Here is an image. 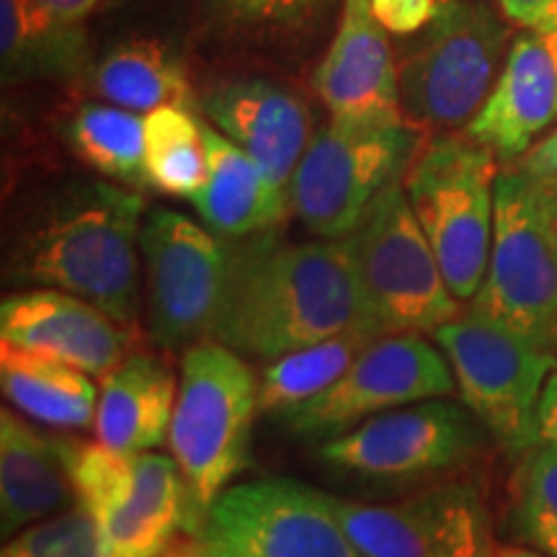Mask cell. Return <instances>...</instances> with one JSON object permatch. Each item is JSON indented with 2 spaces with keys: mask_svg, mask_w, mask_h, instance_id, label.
Wrapping results in <instances>:
<instances>
[{
  "mask_svg": "<svg viewBox=\"0 0 557 557\" xmlns=\"http://www.w3.org/2000/svg\"><path fill=\"white\" fill-rule=\"evenodd\" d=\"M346 240L367 312L382 336L436 333L459 315L403 184L389 186Z\"/></svg>",
  "mask_w": 557,
  "mask_h": 557,
  "instance_id": "obj_8",
  "label": "cell"
},
{
  "mask_svg": "<svg viewBox=\"0 0 557 557\" xmlns=\"http://www.w3.org/2000/svg\"><path fill=\"white\" fill-rule=\"evenodd\" d=\"M312 90L331 120L357 124L408 122L400 107L398 65L372 0H344L329 52L312 73Z\"/></svg>",
  "mask_w": 557,
  "mask_h": 557,
  "instance_id": "obj_16",
  "label": "cell"
},
{
  "mask_svg": "<svg viewBox=\"0 0 557 557\" xmlns=\"http://www.w3.org/2000/svg\"><path fill=\"white\" fill-rule=\"evenodd\" d=\"M470 310L557 354V176L498 173L491 261Z\"/></svg>",
  "mask_w": 557,
  "mask_h": 557,
  "instance_id": "obj_3",
  "label": "cell"
},
{
  "mask_svg": "<svg viewBox=\"0 0 557 557\" xmlns=\"http://www.w3.org/2000/svg\"><path fill=\"white\" fill-rule=\"evenodd\" d=\"M58 438L78 506L99 521L109 557H158L207 517L191 498L176 459L120 451L86 438Z\"/></svg>",
  "mask_w": 557,
  "mask_h": 557,
  "instance_id": "obj_4",
  "label": "cell"
},
{
  "mask_svg": "<svg viewBox=\"0 0 557 557\" xmlns=\"http://www.w3.org/2000/svg\"><path fill=\"white\" fill-rule=\"evenodd\" d=\"M457 380L442 351L418 333L380 336L336 385L276 418L278 426L310 442H331L369 418L413 403L447 398Z\"/></svg>",
  "mask_w": 557,
  "mask_h": 557,
  "instance_id": "obj_13",
  "label": "cell"
},
{
  "mask_svg": "<svg viewBox=\"0 0 557 557\" xmlns=\"http://www.w3.org/2000/svg\"><path fill=\"white\" fill-rule=\"evenodd\" d=\"M129 331L86 299L58 289L13 292L0 302V341L107 377L129 357Z\"/></svg>",
  "mask_w": 557,
  "mask_h": 557,
  "instance_id": "obj_17",
  "label": "cell"
},
{
  "mask_svg": "<svg viewBox=\"0 0 557 557\" xmlns=\"http://www.w3.org/2000/svg\"><path fill=\"white\" fill-rule=\"evenodd\" d=\"M199 109L220 135L289 191L292 176L315 135L312 111L302 96L269 78H227L199 96Z\"/></svg>",
  "mask_w": 557,
  "mask_h": 557,
  "instance_id": "obj_18",
  "label": "cell"
},
{
  "mask_svg": "<svg viewBox=\"0 0 557 557\" xmlns=\"http://www.w3.org/2000/svg\"><path fill=\"white\" fill-rule=\"evenodd\" d=\"M83 86L96 99L137 114L163 107L197 111L184 62L156 39H127L101 54L88 70Z\"/></svg>",
  "mask_w": 557,
  "mask_h": 557,
  "instance_id": "obj_24",
  "label": "cell"
},
{
  "mask_svg": "<svg viewBox=\"0 0 557 557\" xmlns=\"http://www.w3.org/2000/svg\"><path fill=\"white\" fill-rule=\"evenodd\" d=\"M70 150L101 176L122 181L129 189L150 186L145 169V114L111 107V103H86L65 124Z\"/></svg>",
  "mask_w": 557,
  "mask_h": 557,
  "instance_id": "obj_27",
  "label": "cell"
},
{
  "mask_svg": "<svg viewBox=\"0 0 557 557\" xmlns=\"http://www.w3.org/2000/svg\"><path fill=\"white\" fill-rule=\"evenodd\" d=\"M205 529L240 557H364L329 493L289 478L227 487Z\"/></svg>",
  "mask_w": 557,
  "mask_h": 557,
  "instance_id": "obj_14",
  "label": "cell"
},
{
  "mask_svg": "<svg viewBox=\"0 0 557 557\" xmlns=\"http://www.w3.org/2000/svg\"><path fill=\"white\" fill-rule=\"evenodd\" d=\"M338 0H205L207 18L243 37H305L315 32Z\"/></svg>",
  "mask_w": 557,
  "mask_h": 557,
  "instance_id": "obj_30",
  "label": "cell"
},
{
  "mask_svg": "<svg viewBox=\"0 0 557 557\" xmlns=\"http://www.w3.org/2000/svg\"><path fill=\"white\" fill-rule=\"evenodd\" d=\"M0 557H109L101 527L83 506L37 521L5 540Z\"/></svg>",
  "mask_w": 557,
  "mask_h": 557,
  "instance_id": "obj_31",
  "label": "cell"
},
{
  "mask_svg": "<svg viewBox=\"0 0 557 557\" xmlns=\"http://www.w3.org/2000/svg\"><path fill=\"white\" fill-rule=\"evenodd\" d=\"M143 214L145 199L129 186L103 181L60 186L18 225L5 278L13 287L67 292L135 329Z\"/></svg>",
  "mask_w": 557,
  "mask_h": 557,
  "instance_id": "obj_2",
  "label": "cell"
},
{
  "mask_svg": "<svg viewBox=\"0 0 557 557\" xmlns=\"http://www.w3.org/2000/svg\"><path fill=\"white\" fill-rule=\"evenodd\" d=\"M37 3L45 5L47 11H52L54 16L83 24V18H86L88 13L99 9L101 0H37Z\"/></svg>",
  "mask_w": 557,
  "mask_h": 557,
  "instance_id": "obj_37",
  "label": "cell"
},
{
  "mask_svg": "<svg viewBox=\"0 0 557 557\" xmlns=\"http://www.w3.org/2000/svg\"><path fill=\"white\" fill-rule=\"evenodd\" d=\"M511 24L524 29H557V0H496Z\"/></svg>",
  "mask_w": 557,
  "mask_h": 557,
  "instance_id": "obj_33",
  "label": "cell"
},
{
  "mask_svg": "<svg viewBox=\"0 0 557 557\" xmlns=\"http://www.w3.org/2000/svg\"><path fill=\"white\" fill-rule=\"evenodd\" d=\"M434 341L447 357L459 398L508 455L540 442L537 413L557 354L470 308L442 325Z\"/></svg>",
  "mask_w": 557,
  "mask_h": 557,
  "instance_id": "obj_9",
  "label": "cell"
},
{
  "mask_svg": "<svg viewBox=\"0 0 557 557\" xmlns=\"http://www.w3.org/2000/svg\"><path fill=\"white\" fill-rule=\"evenodd\" d=\"M207 181L189 199L205 225L225 240L267 233L287 220L292 194L248 152L205 122Z\"/></svg>",
  "mask_w": 557,
  "mask_h": 557,
  "instance_id": "obj_20",
  "label": "cell"
},
{
  "mask_svg": "<svg viewBox=\"0 0 557 557\" xmlns=\"http://www.w3.org/2000/svg\"><path fill=\"white\" fill-rule=\"evenodd\" d=\"M178 382L171 361L132 351L101 377L96 438L120 451H150L169 442Z\"/></svg>",
  "mask_w": 557,
  "mask_h": 557,
  "instance_id": "obj_22",
  "label": "cell"
},
{
  "mask_svg": "<svg viewBox=\"0 0 557 557\" xmlns=\"http://www.w3.org/2000/svg\"><path fill=\"white\" fill-rule=\"evenodd\" d=\"M331 504L364 557H496L483 498L468 483H436L395 504Z\"/></svg>",
  "mask_w": 557,
  "mask_h": 557,
  "instance_id": "obj_15",
  "label": "cell"
},
{
  "mask_svg": "<svg viewBox=\"0 0 557 557\" xmlns=\"http://www.w3.org/2000/svg\"><path fill=\"white\" fill-rule=\"evenodd\" d=\"M537 431H540V442L555 444L557 447V369L553 372V377L547 380L545 393H542Z\"/></svg>",
  "mask_w": 557,
  "mask_h": 557,
  "instance_id": "obj_36",
  "label": "cell"
},
{
  "mask_svg": "<svg viewBox=\"0 0 557 557\" xmlns=\"http://www.w3.org/2000/svg\"><path fill=\"white\" fill-rule=\"evenodd\" d=\"M496 156L468 132L436 135L410 165L403 189L457 302L483 287L496 218Z\"/></svg>",
  "mask_w": 557,
  "mask_h": 557,
  "instance_id": "obj_6",
  "label": "cell"
},
{
  "mask_svg": "<svg viewBox=\"0 0 557 557\" xmlns=\"http://www.w3.org/2000/svg\"><path fill=\"white\" fill-rule=\"evenodd\" d=\"M148 274V336L163 351L214 341L225 305L233 246L186 214L158 207L139 233Z\"/></svg>",
  "mask_w": 557,
  "mask_h": 557,
  "instance_id": "obj_11",
  "label": "cell"
},
{
  "mask_svg": "<svg viewBox=\"0 0 557 557\" xmlns=\"http://www.w3.org/2000/svg\"><path fill=\"white\" fill-rule=\"evenodd\" d=\"M0 387L18 413L50 429L73 431L96 423L99 387L90 374L62 361L0 344Z\"/></svg>",
  "mask_w": 557,
  "mask_h": 557,
  "instance_id": "obj_25",
  "label": "cell"
},
{
  "mask_svg": "<svg viewBox=\"0 0 557 557\" xmlns=\"http://www.w3.org/2000/svg\"><path fill=\"white\" fill-rule=\"evenodd\" d=\"M449 0H372V11L387 34L416 37L436 21Z\"/></svg>",
  "mask_w": 557,
  "mask_h": 557,
  "instance_id": "obj_32",
  "label": "cell"
},
{
  "mask_svg": "<svg viewBox=\"0 0 557 557\" xmlns=\"http://www.w3.org/2000/svg\"><path fill=\"white\" fill-rule=\"evenodd\" d=\"M508 24L491 5L449 0L436 21L416 34L398 65L400 107L418 127L470 124L498 81Z\"/></svg>",
  "mask_w": 557,
  "mask_h": 557,
  "instance_id": "obj_10",
  "label": "cell"
},
{
  "mask_svg": "<svg viewBox=\"0 0 557 557\" xmlns=\"http://www.w3.org/2000/svg\"><path fill=\"white\" fill-rule=\"evenodd\" d=\"M94 65L83 24L37 0H0V70L5 83H83Z\"/></svg>",
  "mask_w": 557,
  "mask_h": 557,
  "instance_id": "obj_23",
  "label": "cell"
},
{
  "mask_svg": "<svg viewBox=\"0 0 557 557\" xmlns=\"http://www.w3.org/2000/svg\"><path fill=\"white\" fill-rule=\"evenodd\" d=\"M230 246L233 267L214 341L240 357L271 361L338 333L377 331L346 238L284 243L274 227Z\"/></svg>",
  "mask_w": 557,
  "mask_h": 557,
  "instance_id": "obj_1",
  "label": "cell"
},
{
  "mask_svg": "<svg viewBox=\"0 0 557 557\" xmlns=\"http://www.w3.org/2000/svg\"><path fill=\"white\" fill-rule=\"evenodd\" d=\"M496 557H545V555L529 547H496Z\"/></svg>",
  "mask_w": 557,
  "mask_h": 557,
  "instance_id": "obj_38",
  "label": "cell"
},
{
  "mask_svg": "<svg viewBox=\"0 0 557 557\" xmlns=\"http://www.w3.org/2000/svg\"><path fill=\"white\" fill-rule=\"evenodd\" d=\"M423 148L418 124L331 120L312 135L292 176V212L323 240L348 238Z\"/></svg>",
  "mask_w": 557,
  "mask_h": 557,
  "instance_id": "obj_7",
  "label": "cell"
},
{
  "mask_svg": "<svg viewBox=\"0 0 557 557\" xmlns=\"http://www.w3.org/2000/svg\"><path fill=\"white\" fill-rule=\"evenodd\" d=\"M158 557H240L220 540H214L207 529L199 532H181Z\"/></svg>",
  "mask_w": 557,
  "mask_h": 557,
  "instance_id": "obj_34",
  "label": "cell"
},
{
  "mask_svg": "<svg viewBox=\"0 0 557 557\" xmlns=\"http://www.w3.org/2000/svg\"><path fill=\"white\" fill-rule=\"evenodd\" d=\"M78 506L75 487L58 449L11 408L0 413V527L11 540L21 529Z\"/></svg>",
  "mask_w": 557,
  "mask_h": 557,
  "instance_id": "obj_21",
  "label": "cell"
},
{
  "mask_svg": "<svg viewBox=\"0 0 557 557\" xmlns=\"http://www.w3.org/2000/svg\"><path fill=\"white\" fill-rule=\"evenodd\" d=\"M557 124V29H524L468 135L504 163L521 160Z\"/></svg>",
  "mask_w": 557,
  "mask_h": 557,
  "instance_id": "obj_19",
  "label": "cell"
},
{
  "mask_svg": "<svg viewBox=\"0 0 557 557\" xmlns=\"http://www.w3.org/2000/svg\"><path fill=\"white\" fill-rule=\"evenodd\" d=\"M377 338V331L357 329L271 359L259 377V413L278 418L315 400L336 385L346 369Z\"/></svg>",
  "mask_w": 557,
  "mask_h": 557,
  "instance_id": "obj_26",
  "label": "cell"
},
{
  "mask_svg": "<svg viewBox=\"0 0 557 557\" xmlns=\"http://www.w3.org/2000/svg\"><path fill=\"white\" fill-rule=\"evenodd\" d=\"M256 416L259 377L246 357L220 341L184 351L169 447L205 517L250 465Z\"/></svg>",
  "mask_w": 557,
  "mask_h": 557,
  "instance_id": "obj_5",
  "label": "cell"
},
{
  "mask_svg": "<svg viewBox=\"0 0 557 557\" xmlns=\"http://www.w3.org/2000/svg\"><path fill=\"white\" fill-rule=\"evenodd\" d=\"M145 169L150 189L191 199L207 181L205 122L178 107L145 114Z\"/></svg>",
  "mask_w": 557,
  "mask_h": 557,
  "instance_id": "obj_28",
  "label": "cell"
},
{
  "mask_svg": "<svg viewBox=\"0 0 557 557\" xmlns=\"http://www.w3.org/2000/svg\"><path fill=\"white\" fill-rule=\"evenodd\" d=\"M487 434L468 406L426 400L374 416L323 442L318 457L369 485L403 487L447 475L483 451Z\"/></svg>",
  "mask_w": 557,
  "mask_h": 557,
  "instance_id": "obj_12",
  "label": "cell"
},
{
  "mask_svg": "<svg viewBox=\"0 0 557 557\" xmlns=\"http://www.w3.org/2000/svg\"><path fill=\"white\" fill-rule=\"evenodd\" d=\"M508 521L517 540L557 557V447L537 442L521 451L508 480Z\"/></svg>",
  "mask_w": 557,
  "mask_h": 557,
  "instance_id": "obj_29",
  "label": "cell"
},
{
  "mask_svg": "<svg viewBox=\"0 0 557 557\" xmlns=\"http://www.w3.org/2000/svg\"><path fill=\"white\" fill-rule=\"evenodd\" d=\"M513 165H521V169L529 173H537V176H557V129L549 132L547 137H542L540 143Z\"/></svg>",
  "mask_w": 557,
  "mask_h": 557,
  "instance_id": "obj_35",
  "label": "cell"
}]
</instances>
